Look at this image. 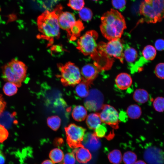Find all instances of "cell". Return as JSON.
<instances>
[{
    "label": "cell",
    "instance_id": "cell-36",
    "mask_svg": "<svg viewBox=\"0 0 164 164\" xmlns=\"http://www.w3.org/2000/svg\"><path fill=\"white\" fill-rule=\"evenodd\" d=\"M112 4L115 9L122 10L125 8L126 4V0H112Z\"/></svg>",
    "mask_w": 164,
    "mask_h": 164
},
{
    "label": "cell",
    "instance_id": "cell-40",
    "mask_svg": "<svg viewBox=\"0 0 164 164\" xmlns=\"http://www.w3.org/2000/svg\"><path fill=\"white\" fill-rule=\"evenodd\" d=\"M42 164H54V163L52 161L46 160L44 161Z\"/></svg>",
    "mask_w": 164,
    "mask_h": 164
},
{
    "label": "cell",
    "instance_id": "cell-1",
    "mask_svg": "<svg viewBox=\"0 0 164 164\" xmlns=\"http://www.w3.org/2000/svg\"><path fill=\"white\" fill-rule=\"evenodd\" d=\"M37 24L39 33L37 36L39 39L48 41L47 46H51L55 39L60 36L58 14L54 9L52 12L46 10L37 18Z\"/></svg>",
    "mask_w": 164,
    "mask_h": 164
},
{
    "label": "cell",
    "instance_id": "cell-3",
    "mask_svg": "<svg viewBox=\"0 0 164 164\" xmlns=\"http://www.w3.org/2000/svg\"><path fill=\"white\" fill-rule=\"evenodd\" d=\"M139 12L143 16L141 21L155 23L164 18V0H144L140 5Z\"/></svg>",
    "mask_w": 164,
    "mask_h": 164
},
{
    "label": "cell",
    "instance_id": "cell-25",
    "mask_svg": "<svg viewBox=\"0 0 164 164\" xmlns=\"http://www.w3.org/2000/svg\"><path fill=\"white\" fill-rule=\"evenodd\" d=\"M18 87L13 83L7 82L3 86L4 93L7 96H12L16 94L18 91Z\"/></svg>",
    "mask_w": 164,
    "mask_h": 164
},
{
    "label": "cell",
    "instance_id": "cell-18",
    "mask_svg": "<svg viewBox=\"0 0 164 164\" xmlns=\"http://www.w3.org/2000/svg\"><path fill=\"white\" fill-rule=\"evenodd\" d=\"M102 121L100 114L98 113H94L89 114L87 116L86 123L88 128L91 129H95L101 123Z\"/></svg>",
    "mask_w": 164,
    "mask_h": 164
},
{
    "label": "cell",
    "instance_id": "cell-14",
    "mask_svg": "<svg viewBox=\"0 0 164 164\" xmlns=\"http://www.w3.org/2000/svg\"><path fill=\"white\" fill-rule=\"evenodd\" d=\"M82 144L89 150L96 151L101 147V143L99 138L94 133L88 132L84 135Z\"/></svg>",
    "mask_w": 164,
    "mask_h": 164
},
{
    "label": "cell",
    "instance_id": "cell-8",
    "mask_svg": "<svg viewBox=\"0 0 164 164\" xmlns=\"http://www.w3.org/2000/svg\"><path fill=\"white\" fill-rule=\"evenodd\" d=\"M67 141L71 148L83 147L82 142L86 129L74 124H71L65 128Z\"/></svg>",
    "mask_w": 164,
    "mask_h": 164
},
{
    "label": "cell",
    "instance_id": "cell-34",
    "mask_svg": "<svg viewBox=\"0 0 164 164\" xmlns=\"http://www.w3.org/2000/svg\"><path fill=\"white\" fill-rule=\"evenodd\" d=\"M63 164H75V159L73 153H67L64 156Z\"/></svg>",
    "mask_w": 164,
    "mask_h": 164
},
{
    "label": "cell",
    "instance_id": "cell-17",
    "mask_svg": "<svg viewBox=\"0 0 164 164\" xmlns=\"http://www.w3.org/2000/svg\"><path fill=\"white\" fill-rule=\"evenodd\" d=\"M84 26L82 22L79 20L76 21L75 24L67 32L68 37L71 41L77 39L80 35Z\"/></svg>",
    "mask_w": 164,
    "mask_h": 164
},
{
    "label": "cell",
    "instance_id": "cell-26",
    "mask_svg": "<svg viewBox=\"0 0 164 164\" xmlns=\"http://www.w3.org/2000/svg\"><path fill=\"white\" fill-rule=\"evenodd\" d=\"M49 156L53 163L61 162L64 157L63 151L59 149L55 148L52 150L49 154Z\"/></svg>",
    "mask_w": 164,
    "mask_h": 164
},
{
    "label": "cell",
    "instance_id": "cell-9",
    "mask_svg": "<svg viewBox=\"0 0 164 164\" xmlns=\"http://www.w3.org/2000/svg\"><path fill=\"white\" fill-rule=\"evenodd\" d=\"M99 113L102 122L114 129L119 128V114L113 107L107 104H103Z\"/></svg>",
    "mask_w": 164,
    "mask_h": 164
},
{
    "label": "cell",
    "instance_id": "cell-16",
    "mask_svg": "<svg viewBox=\"0 0 164 164\" xmlns=\"http://www.w3.org/2000/svg\"><path fill=\"white\" fill-rule=\"evenodd\" d=\"M73 153L75 154L77 161L80 163H86L92 158V155L89 150L84 146L74 150Z\"/></svg>",
    "mask_w": 164,
    "mask_h": 164
},
{
    "label": "cell",
    "instance_id": "cell-38",
    "mask_svg": "<svg viewBox=\"0 0 164 164\" xmlns=\"http://www.w3.org/2000/svg\"><path fill=\"white\" fill-rule=\"evenodd\" d=\"M6 103L2 95L0 93V116L4 111L6 107Z\"/></svg>",
    "mask_w": 164,
    "mask_h": 164
},
{
    "label": "cell",
    "instance_id": "cell-20",
    "mask_svg": "<svg viewBox=\"0 0 164 164\" xmlns=\"http://www.w3.org/2000/svg\"><path fill=\"white\" fill-rule=\"evenodd\" d=\"M90 85L89 83L82 80L76 86L75 93L80 97H87L89 93V87Z\"/></svg>",
    "mask_w": 164,
    "mask_h": 164
},
{
    "label": "cell",
    "instance_id": "cell-29",
    "mask_svg": "<svg viewBox=\"0 0 164 164\" xmlns=\"http://www.w3.org/2000/svg\"><path fill=\"white\" fill-rule=\"evenodd\" d=\"M80 18L85 21H88L91 20L93 16L92 11L89 9L85 7L81 9L79 12Z\"/></svg>",
    "mask_w": 164,
    "mask_h": 164
},
{
    "label": "cell",
    "instance_id": "cell-21",
    "mask_svg": "<svg viewBox=\"0 0 164 164\" xmlns=\"http://www.w3.org/2000/svg\"><path fill=\"white\" fill-rule=\"evenodd\" d=\"M133 97L136 102L143 104L148 101L149 94L147 91L144 89H137L134 92Z\"/></svg>",
    "mask_w": 164,
    "mask_h": 164
},
{
    "label": "cell",
    "instance_id": "cell-42",
    "mask_svg": "<svg viewBox=\"0 0 164 164\" xmlns=\"http://www.w3.org/2000/svg\"><path fill=\"white\" fill-rule=\"evenodd\" d=\"M93 0V1H97L98 0Z\"/></svg>",
    "mask_w": 164,
    "mask_h": 164
},
{
    "label": "cell",
    "instance_id": "cell-15",
    "mask_svg": "<svg viewBox=\"0 0 164 164\" xmlns=\"http://www.w3.org/2000/svg\"><path fill=\"white\" fill-rule=\"evenodd\" d=\"M132 82L131 76L125 73L119 74L115 79L117 86L122 90H125L129 87L132 84Z\"/></svg>",
    "mask_w": 164,
    "mask_h": 164
},
{
    "label": "cell",
    "instance_id": "cell-28",
    "mask_svg": "<svg viewBox=\"0 0 164 164\" xmlns=\"http://www.w3.org/2000/svg\"><path fill=\"white\" fill-rule=\"evenodd\" d=\"M137 159V156L136 154L130 151L125 152L123 157V161L125 164H134Z\"/></svg>",
    "mask_w": 164,
    "mask_h": 164
},
{
    "label": "cell",
    "instance_id": "cell-35",
    "mask_svg": "<svg viewBox=\"0 0 164 164\" xmlns=\"http://www.w3.org/2000/svg\"><path fill=\"white\" fill-rule=\"evenodd\" d=\"M9 135L8 130L4 126L0 124V143H2L6 140Z\"/></svg>",
    "mask_w": 164,
    "mask_h": 164
},
{
    "label": "cell",
    "instance_id": "cell-19",
    "mask_svg": "<svg viewBox=\"0 0 164 164\" xmlns=\"http://www.w3.org/2000/svg\"><path fill=\"white\" fill-rule=\"evenodd\" d=\"M87 114V110L84 107L81 105H77L73 108L72 115L75 120L81 121L85 119Z\"/></svg>",
    "mask_w": 164,
    "mask_h": 164
},
{
    "label": "cell",
    "instance_id": "cell-22",
    "mask_svg": "<svg viewBox=\"0 0 164 164\" xmlns=\"http://www.w3.org/2000/svg\"><path fill=\"white\" fill-rule=\"evenodd\" d=\"M156 50L154 47L151 45L146 46L142 51V57L147 61L154 60L156 55Z\"/></svg>",
    "mask_w": 164,
    "mask_h": 164
},
{
    "label": "cell",
    "instance_id": "cell-12",
    "mask_svg": "<svg viewBox=\"0 0 164 164\" xmlns=\"http://www.w3.org/2000/svg\"><path fill=\"white\" fill-rule=\"evenodd\" d=\"M101 70V67L96 63L94 64H88L82 68L81 75L82 80L90 84L97 77L99 72Z\"/></svg>",
    "mask_w": 164,
    "mask_h": 164
},
{
    "label": "cell",
    "instance_id": "cell-2",
    "mask_svg": "<svg viewBox=\"0 0 164 164\" xmlns=\"http://www.w3.org/2000/svg\"><path fill=\"white\" fill-rule=\"evenodd\" d=\"M100 29L102 35L108 40L119 39L126 28L125 19L117 10L111 9L101 18Z\"/></svg>",
    "mask_w": 164,
    "mask_h": 164
},
{
    "label": "cell",
    "instance_id": "cell-7",
    "mask_svg": "<svg viewBox=\"0 0 164 164\" xmlns=\"http://www.w3.org/2000/svg\"><path fill=\"white\" fill-rule=\"evenodd\" d=\"M98 51L101 56L113 57L123 63V46L119 39L109 41L107 43L101 42L98 45Z\"/></svg>",
    "mask_w": 164,
    "mask_h": 164
},
{
    "label": "cell",
    "instance_id": "cell-23",
    "mask_svg": "<svg viewBox=\"0 0 164 164\" xmlns=\"http://www.w3.org/2000/svg\"><path fill=\"white\" fill-rule=\"evenodd\" d=\"M127 114L128 117L132 119L139 118L142 114L141 108L136 104L130 105L127 109Z\"/></svg>",
    "mask_w": 164,
    "mask_h": 164
},
{
    "label": "cell",
    "instance_id": "cell-32",
    "mask_svg": "<svg viewBox=\"0 0 164 164\" xmlns=\"http://www.w3.org/2000/svg\"><path fill=\"white\" fill-rule=\"evenodd\" d=\"M155 75L160 79H164V63H160L158 64L155 69Z\"/></svg>",
    "mask_w": 164,
    "mask_h": 164
},
{
    "label": "cell",
    "instance_id": "cell-30",
    "mask_svg": "<svg viewBox=\"0 0 164 164\" xmlns=\"http://www.w3.org/2000/svg\"><path fill=\"white\" fill-rule=\"evenodd\" d=\"M68 6L72 9L80 11L84 7V0H69Z\"/></svg>",
    "mask_w": 164,
    "mask_h": 164
},
{
    "label": "cell",
    "instance_id": "cell-24",
    "mask_svg": "<svg viewBox=\"0 0 164 164\" xmlns=\"http://www.w3.org/2000/svg\"><path fill=\"white\" fill-rule=\"evenodd\" d=\"M110 162L113 164H119L122 159L121 151L118 149H114L110 152L108 155Z\"/></svg>",
    "mask_w": 164,
    "mask_h": 164
},
{
    "label": "cell",
    "instance_id": "cell-10",
    "mask_svg": "<svg viewBox=\"0 0 164 164\" xmlns=\"http://www.w3.org/2000/svg\"><path fill=\"white\" fill-rule=\"evenodd\" d=\"M124 57L128 63L132 72L139 71L141 69L143 57L138 59V55L137 51L134 48L128 45H124Z\"/></svg>",
    "mask_w": 164,
    "mask_h": 164
},
{
    "label": "cell",
    "instance_id": "cell-27",
    "mask_svg": "<svg viewBox=\"0 0 164 164\" xmlns=\"http://www.w3.org/2000/svg\"><path fill=\"white\" fill-rule=\"evenodd\" d=\"M48 126L52 130L56 131L60 127L61 124V119L57 116L49 117L47 120Z\"/></svg>",
    "mask_w": 164,
    "mask_h": 164
},
{
    "label": "cell",
    "instance_id": "cell-6",
    "mask_svg": "<svg viewBox=\"0 0 164 164\" xmlns=\"http://www.w3.org/2000/svg\"><path fill=\"white\" fill-rule=\"evenodd\" d=\"M57 67L60 73L58 76L63 86H74L81 81L80 72L74 63L69 62L64 65L59 63Z\"/></svg>",
    "mask_w": 164,
    "mask_h": 164
},
{
    "label": "cell",
    "instance_id": "cell-4",
    "mask_svg": "<svg viewBox=\"0 0 164 164\" xmlns=\"http://www.w3.org/2000/svg\"><path fill=\"white\" fill-rule=\"evenodd\" d=\"M27 67L23 62L14 59L3 68L2 77L6 81L20 87L26 76Z\"/></svg>",
    "mask_w": 164,
    "mask_h": 164
},
{
    "label": "cell",
    "instance_id": "cell-31",
    "mask_svg": "<svg viewBox=\"0 0 164 164\" xmlns=\"http://www.w3.org/2000/svg\"><path fill=\"white\" fill-rule=\"evenodd\" d=\"M153 106L155 110L159 112L164 111V97H159L153 102Z\"/></svg>",
    "mask_w": 164,
    "mask_h": 164
},
{
    "label": "cell",
    "instance_id": "cell-11",
    "mask_svg": "<svg viewBox=\"0 0 164 164\" xmlns=\"http://www.w3.org/2000/svg\"><path fill=\"white\" fill-rule=\"evenodd\" d=\"M104 98L102 93L96 89H92L84 101V105L90 111H98L103 105Z\"/></svg>",
    "mask_w": 164,
    "mask_h": 164
},
{
    "label": "cell",
    "instance_id": "cell-39",
    "mask_svg": "<svg viewBox=\"0 0 164 164\" xmlns=\"http://www.w3.org/2000/svg\"><path fill=\"white\" fill-rule=\"evenodd\" d=\"M5 161V159L4 154L0 150V164H4Z\"/></svg>",
    "mask_w": 164,
    "mask_h": 164
},
{
    "label": "cell",
    "instance_id": "cell-37",
    "mask_svg": "<svg viewBox=\"0 0 164 164\" xmlns=\"http://www.w3.org/2000/svg\"><path fill=\"white\" fill-rule=\"evenodd\" d=\"M155 46L156 50L159 51L164 50V40L161 39H157L155 42Z\"/></svg>",
    "mask_w": 164,
    "mask_h": 164
},
{
    "label": "cell",
    "instance_id": "cell-33",
    "mask_svg": "<svg viewBox=\"0 0 164 164\" xmlns=\"http://www.w3.org/2000/svg\"><path fill=\"white\" fill-rule=\"evenodd\" d=\"M107 132V128L104 125L101 124L95 129L94 134L98 138L104 137Z\"/></svg>",
    "mask_w": 164,
    "mask_h": 164
},
{
    "label": "cell",
    "instance_id": "cell-5",
    "mask_svg": "<svg viewBox=\"0 0 164 164\" xmlns=\"http://www.w3.org/2000/svg\"><path fill=\"white\" fill-rule=\"evenodd\" d=\"M98 37V34L96 31H87L78 39L77 47L83 54L90 56L93 59L97 61L101 56L96 43Z\"/></svg>",
    "mask_w": 164,
    "mask_h": 164
},
{
    "label": "cell",
    "instance_id": "cell-41",
    "mask_svg": "<svg viewBox=\"0 0 164 164\" xmlns=\"http://www.w3.org/2000/svg\"><path fill=\"white\" fill-rule=\"evenodd\" d=\"M134 164H146V163L143 161L140 160L135 162Z\"/></svg>",
    "mask_w": 164,
    "mask_h": 164
},
{
    "label": "cell",
    "instance_id": "cell-13",
    "mask_svg": "<svg viewBox=\"0 0 164 164\" xmlns=\"http://www.w3.org/2000/svg\"><path fill=\"white\" fill-rule=\"evenodd\" d=\"M58 14L60 27L67 32L76 22L74 15L69 12H63L62 10L58 12Z\"/></svg>",
    "mask_w": 164,
    "mask_h": 164
}]
</instances>
